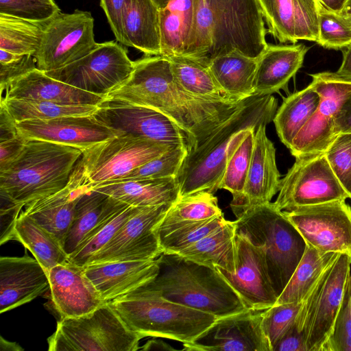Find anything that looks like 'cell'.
Masks as SVG:
<instances>
[{"instance_id": "1", "label": "cell", "mask_w": 351, "mask_h": 351, "mask_svg": "<svg viewBox=\"0 0 351 351\" xmlns=\"http://www.w3.org/2000/svg\"><path fill=\"white\" fill-rule=\"evenodd\" d=\"M106 98L157 110L189 132L197 145L239 110V102L217 101L196 97L175 80L169 59L146 56L134 61L129 77Z\"/></svg>"}, {"instance_id": "2", "label": "cell", "mask_w": 351, "mask_h": 351, "mask_svg": "<svg viewBox=\"0 0 351 351\" xmlns=\"http://www.w3.org/2000/svg\"><path fill=\"white\" fill-rule=\"evenodd\" d=\"M277 107V100L271 95H253L189 151L176 177L180 186V196L203 191L214 194L219 189L232 153L249 130L273 121Z\"/></svg>"}, {"instance_id": "3", "label": "cell", "mask_w": 351, "mask_h": 351, "mask_svg": "<svg viewBox=\"0 0 351 351\" xmlns=\"http://www.w3.org/2000/svg\"><path fill=\"white\" fill-rule=\"evenodd\" d=\"M157 260L159 272L145 288L217 318L247 309L239 295L215 268L174 253L163 252Z\"/></svg>"}, {"instance_id": "4", "label": "cell", "mask_w": 351, "mask_h": 351, "mask_svg": "<svg viewBox=\"0 0 351 351\" xmlns=\"http://www.w3.org/2000/svg\"><path fill=\"white\" fill-rule=\"evenodd\" d=\"M82 150L40 140H27L14 161L0 172L1 197L24 207L68 184Z\"/></svg>"}, {"instance_id": "5", "label": "cell", "mask_w": 351, "mask_h": 351, "mask_svg": "<svg viewBox=\"0 0 351 351\" xmlns=\"http://www.w3.org/2000/svg\"><path fill=\"white\" fill-rule=\"evenodd\" d=\"M108 304L142 338L191 343L217 319L212 314L168 300L144 287Z\"/></svg>"}, {"instance_id": "6", "label": "cell", "mask_w": 351, "mask_h": 351, "mask_svg": "<svg viewBox=\"0 0 351 351\" xmlns=\"http://www.w3.org/2000/svg\"><path fill=\"white\" fill-rule=\"evenodd\" d=\"M234 223L235 232L260 250L278 298L305 252L306 242L274 202L251 207Z\"/></svg>"}, {"instance_id": "7", "label": "cell", "mask_w": 351, "mask_h": 351, "mask_svg": "<svg viewBox=\"0 0 351 351\" xmlns=\"http://www.w3.org/2000/svg\"><path fill=\"white\" fill-rule=\"evenodd\" d=\"M143 339L106 303L90 313L58 321L48 351H137Z\"/></svg>"}, {"instance_id": "8", "label": "cell", "mask_w": 351, "mask_h": 351, "mask_svg": "<svg viewBox=\"0 0 351 351\" xmlns=\"http://www.w3.org/2000/svg\"><path fill=\"white\" fill-rule=\"evenodd\" d=\"M350 266L351 257L340 254L302 300L295 325L305 337L307 351H322L330 337L351 274Z\"/></svg>"}, {"instance_id": "9", "label": "cell", "mask_w": 351, "mask_h": 351, "mask_svg": "<svg viewBox=\"0 0 351 351\" xmlns=\"http://www.w3.org/2000/svg\"><path fill=\"white\" fill-rule=\"evenodd\" d=\"M208 2L214 23L210 60L233 50L258 58L268 44L264 18L257 0H208Z\"/></svg>"}, {"instance_id": "10", "label": "cell", "mask_w": 351, "mask_h": 351, "mask_svg": "<svg viewBox=\"0 0 351 351\" xmlns=\"http://www.w3.org/2000/svg\"><path fill=\"white\" fill-rule=\"evenodd\" d=\"M178 145L123 134L82 151L81 160L89 187L119 180Z\"/></svg>"}, {"instance_id": "11", "label": "cell", "mask_w": 351, "mask_h": 351, "mask_svg": "<svg viewBox=\"0 0 351 351\" xmlns=\"http://www.w3.org/2000/svg\"><path fill=\"white\" fill-rule=\"evenodd\" d=\"M134 61L115 41L97 43L83 58L62 68L45 71L49 77L84 91L106 97L130 75Z\"/></svg>"}, {"instance_id": "12", "label": "cell", "mask_w": 351, "mask_h": 351, "mask_svg": "<svg viewBox=\"0 0 351 351\" xmlns=\"http://www.w3.org/2000/svg\"><path fill=\"white\" fill-rule=\"evenodd\" d=\"M349 198L324 153L295 158L280 180L274 205L280 210Z\"/></svg>"}, {"instance_id": "13", "label": "cell", "mask_w": 351, "mask_h": 351, "mask_svg": "<svg viewBox=\"0 0 351 351\" xmlns=\"http://www.w3.org/2000/svg\"><path fill=\"white\" fill-rule=\"evenodd\" d=\"M97 44L90 12H60L45 25L39 49L34 56L36 67L43 71L62 68L87 55Z\"/></svg>"}, {"instance_id": "14", "label": "cell", "mask_w": 351, "mask_h": 351, "mask_svg": "<svg viewBox=\"0 0 351 351\" xmlns=\"http://www.w3.org/2000/svg\"><path fill=\"white\" fill-rule=\"evenodd\" d=\"M93 116L108 128L189 152L197 146L195 138L164 113L152 108L105 98Z\"/></svg>"}, {"instance_id": "15", "label": "cell", "mask_w": 351, "mask_h": 351, "mask_svg": "<svg viewBox=\"0 0 351 351\" xmlns=\"http://www.w3.org/2000/svg\"><path fill=\"white\" fill-rule=\"evenodd\" d=\"M282 211L307 245L351 257V207L345 199Z\"/></svg>"}, {"instance_id": "16", "label": "cell", "mask_w": 351, "mask_h": 351, "mask_svg": "<svg viewBox=\"0 0 351 351\" xmlns=\"http://www.w3.org/2000/svg\"><path fill=\"white\" fill-rule=\"evenodd\" d=\"M172 204L138 207L89 263L157 258L163 250L156 229Z\"/></svg>"}, {"instance_id": "17", "label": "cell", "mask_w": 351, "mask_h": 351, "mask_svg": "<svg viewBox=\"0 0 351 351\" xmlns=\"http://www.w3.org/2000/svg\"><path fill=\"white\" fill-rule=\"evenodd\" d=\"M311 84L320 96L315 114L294 138L289 150L295 158L324 153L337 134L335 117L341 104L351 90V82L335 72L310 74Z\"/></svg>"}, {"instance_id": "18", "label": "cell", "mask_w": 351, "mask_h": 351, "mask_svg": "<svg viewBox=\"0 0 351 351\" xmlns=\"http://www.w3.org/2000/svg\"><path fill=\"white\" fill-rule=\"evenodd\" d=\"M264 310L247 308L215 322L186 351H271L263 326Z\"/></svg>"}, {"instance_id": "19", "label": "cell", "mask_w": 351, "mask_h": 351, "mask_svg": "<svg viewBox=\"0 0 351 351\" xmlns=\"http://www.w3.org/2000/svg\"><path fill=\"white\" fill-rule=\"evenodd\" d=\"M234 245V271L217 266L215 269L239 295L247 308L265 310L274 306L278 296L260 250L236 232Z\"/></svg>"}, {"instance_id": "20", "label": "cell", "mask_w": 351, "mask_h": 351, "mask_svg": "<svg viewBox=\"0 0 351 351\" xmlns=\"http://www.w3.org/2000/svg\"><path fill=\"white\" fill-rule=\"evenodd\" d=\"M19 134L26 140H40L84 151L110 138L123 134L91 116L63 117L16 123Z\"/></svg>"}, {"instance_id": "21", "label": "cell", "mask_w": 351, "mask_h": 351, "mask_svg": "<svg viewBox=\"0 0 351 351\" xmlns=\"http://www.w3.org/2000/svg\"><path fill=\"white\" fill-rule=\"evenodd\" d=\"M266 124L256 130L251 163L241 197L230 202L237 218L251 207L271 202L278 193L280 175L276 165V149L266 134Z\"/></svg>"}, {"instance_id": "22", "label": "cell", "mask_w": 351, "mask_h": 351, "mask_svg": "<svg viewBox=\"0 0 351 351\" xmlns=\"http://www.w3.org/2000/svg\"><path fill=\"white\" fill-rule=\"evenodd\" d=\"M48 276L51 301L59 319L84 315L106 304L84 267L68 261L51 268Z\"/></svg>"}, {"instance_id": "23", "label": "cell", "mask_w": 351, "mask_h": 351, "mask_svg": "<svg viewBox=\"0 0 351 351\" xmlns=\"http://www.w3.org/2000/svg\"><path fill=\"white\" fill-rule=\"evenodd\" d=\"M268 32L282 43H317L316 0H257Z\"/></svg>"}, {"instance_id": "24", "label": "cell", "mask_w": 351, "mask_h": 351, "mask_svg": "<svg viewBox=\"0 0 351 351\" xmlns=\"http://www.w3.org/2000/svg\"><path fill=\"white\" fill-rule=\"evenodd\" d=\"M48 274L27 254L0 258V313L28 303L49 289Z\"/></svg>"}, {"instance_id": "25", "label": "cell", "mask_w": 351, "mask_h": 351, "mask_svg": "<svg viewBox=\"0 0 351 351\" xmlns=\"http://www.w3.org/2000/svg\"><path fill=\"white\" fill-rule=\"evenodd\" d=\"M84 268L106 303L144 287L159 272L157 258L91 263Z\"/></svg>"}, {"instance_id": "26", "label": "cell", "mask_w": 351, "mask_h": 351, "mask_svg": "<svg viewBox=\"0 0 351 351\" xmlns=\"http://www.w3.org/2000/svg\"><path fill=\"white\" fill-rule=\"evenodd\" d=\"M87 186L80 158L66 186L55 193L27 204L22 211L51 233L63 247L73 219L77 200Z\"/></svg>"}, {"instance_id": "27", "label": "cell", "mask_w": 351, "mask_h": 351, "mask_svg": "<svg viewBox=\"0 0 351 351\" xmlns=\"http://www.w3.org/2000/svg\"><path fill=\"white\" fill-rule=\"evenodd\" d=\"M3 98L99 106L106 97L52 78L36 68L10 82Z\"/></svg>"}, {"instance_id": "28", "label": "cell", "mask_w": 351, "mask_h": 351, "mask_svg": "<svg viewBox=\"0 0 351 351\" xmlns=\"http://www.w3.org/2000/svg\"><path fill=\"white\" fill-rule=\"evenodd\" d=\"M308 47L303 44L267 45L258 58L254 95H272L284 89L302 67Z\"/></svg>"}, {"instance_id": "29", "label": "cell", "mask_w": 351, "mask_h": 351, "mask_svg": "<svg viewBox=\"0 0 351 351\" xmlns=\"http://www.w3.org/2000/svg\"><path fill=\"white\" fill-rule=\"evenodd\" d=\"M90 188L134 207L172 204L180 197L176 177L113 181Z\"/></svg>"}, {"instance_id": "30", "label": "cell", "mask_w": 351, "mask_h": 351, "mask_svg": "<svg viewBox=\"0 0 351 351\" xmlns=\"http://www.w3.org/2000/svg\"><path fill=\"white\" fill-rule=\"evenodd\" d=\"M124 45L160 55V9L152 0H131L123 19Z\"/></svg>"}, {"instance_id": "31", "label": "cell", "mask_w": 351, "mask_h": 351, "mask_svg": "<svg viewBox=\"0 0 351 351\" xmlns=\"http://www.w3.org/2000/svg\"><path fill=\"white\" fill-rule=\"evenodd\" d=\"M258 58L233 50L210 59L208 67L220 88L233 100L254 95Z\"/></svg>"}, {"instance_id": "32", "label": "cell", "mask_w": 351, "mask_h": 351, "mask_svg": "<svg viewBox=\"0 0 351 351\" xmlns=\"http://www.w3.org/2000/svg\"><path fill=\"white\" fill-rule=\"evenodd\" d=\"M320 96L311 83L284 99L273 121L280 141L288 148L317 110Z\"/></svg>"}, {"instance_id": "33", "label": "cell", "mask_w": 351, "mask_h": 351, "mask_svg": "<svg viewBox=\"0 0 351 351\" xmlns=\"http://www.w3.org/2000/svg\"><path fill=\"white\" fill-rule=\"evenodd\" d=\"M234 221H227L219 229L176 253L183 258L212 268L234 271Z\"/></svg>"}, {"instance_id": "34", "label": "cell", "mask_w": 351, "mask_h": 351, "mask_svg": "<svg viewBox=\"0 0 351 351\" xmlns=\"http://www.w3.org/2000/svg\"><path fill=\"white\" fill-rule=\"evenodd\" d=\"M14 240L28 249L47 274L53 267L68 261L61 243L23 211L16 222Z\"/></svg>"}, {"instance_id": "35", "label": "cell", "mask_w": 351, "mask_h": 351, "mask_svg": "<svg viewBox=\"0 0 351 351\" xmlns=\"http://www.w3.org/2000/svg\"><path fill=\"white\" fill-rule=\"evenodd\" d=\"M167 58L175 80L188 93L217 101L239 102L231 99L220 88L208 65L184 56Z\"/></svg>"}, {"instance_id": "36", "label": "cell", "mask_w": 351, "mask_h": 351, "mask_svg": "<svg viewBox=\"0 0 351 351\" xmlns=\"http://www.w3.org/2000/svg\"><path fill=\"white\" fill-rule=\"evenodd\" d=\"M138 207L113 197L108 210L99 222L86 234L68 261L84 267L110 239Z\"/></svg>"}, {"instance_id": "37", "label": "cell", "mask_w": 351, "mask_h": 351, "mask_svg": "<svg viewBox=\"0 0 351 351\" xmlns=\"http://www.w3.org/2000/svg\"><path fill=\"white\" fill-rule=\"evenodd\" d=\"M112 200L113 197L93 190L88 185L80 193L73 221L63 243L68 256L75 251L86 234L102 219Z\"/></svg>"}, {"instance_id": "38", "label": "cell", "mask_w": 351, "mask_h": 351, "mask_svg": "<svg viewBox=\"0 0 351 351\" xmlns=\"http://www.w3.org/2000/svg\"><path fill=\"white\" fill-rule=\"evenodd\" d=\"M222 213L217 198L212 193L203 191L180 196L158 226V239L184 223L208 219Z\"/></svg>"}, {"instance_id": "39", "label": "cell", "mask_w": 351, "mask_h": 351, "mask_svg": "<svg viewBox=\"0 0 351 351\" xmlns=\"http://www.w3.org/2000/svg\"><path fill=\"white\" fill-rule=\"evenodd\" d=\"M340 254L322 252L306 245L305 252L275 304L301 302Z\"/></svg>"}, {"instance_id": "40", "label": "cell", "mask_w": 351, "mask_h": 351, "mask_svg": "<svg viewBox=\"0 0 351 351\" xmlns=\"http://www.w3.org/2000/svg\"><path fill=\"white\" fill-rule=\"evenodd\" d=\"M192 0H171L160 10V56H181L192 22Z\"/></svg>"}, {"instance_id": "41", "label": "cell", "mask_w": 351, "mask_h": 351, "mask_svg": "<svg viewBox=\"0 0 351 351\" xmlns=\"http://www.w3.org/2000/svg\"><path fill=\"white\" fill-rule=\"evenodd\" d=\"M47 22H34L0 14V49L34 56Z\"/></svg>"}, {"instance_id": "42", "label": "cell", "mask_w": 351, "mask_h": 351, "mask_svg": "<svg viewBox=\"0 0 351 351\" xmlns=\"http://www.w3.org/2000/svg\"><path fill=\"white\" fill-rule=\"evenodd\" d=\"M6 108L16 123L34 119H51L63 117L91 116L98 106L62 104L36 99H5Z\"/></svg>"}, {"instance_id": "43", "label": "cell", "mask_w": 351, "mask_h": 351, "mask_svg": "<svg viewBox=\"0 0 351 351\" xmlns=\"http://www.w3.org/2000/svg\"><path fill=\"white\" fill-rule=\"evenodd\" d=\"M191 29L181 56L197 60L207 65L213 40V16L208 0H192Z\"/></svg>"}, {"instance_id": "44", "label": "cell", "mask_w": 351, "mask_h": 351, "mask_svg": "<svg viewBox=\"0 0 351 351\" xmlns=\"http://www.w3.org/2000/svg\"><path fill=\"white\" fill-rule=\"evenodd\" d=\"M256 128H251L229 157L219 189L231 193L237 201L242 195L252 157Z\"/></svg>"}, {"instance_id": "45", "label": "cell", "mask_w": 351, "mask_h": 351, "mask_svg": "<svg viewBox=\"0 0 351 351\" xmlns=\"http://www.w3.org/2000/svg\"><path fill=\"white\" fill-rule=\"evenodd\" d=\"M319 36L317 44L328 49H343L351 44V24L341 14L316 0Z\"/></svg>"}, {"instance_id": "46", "label": "cell", "mask_w": 351, "mask_h": 351, "mask_svg": "<svg viewBox=\"0 0 351 351\" xmlns=\"http://www.w3.org/2000/svg\"><path fill=\"white\" fill-rule=\"evenodd\" d=\"M226 221L222 213L208 219L184 223L159 238L160 246L163 252L176 254L219 229Z\"/></svg>"}, {"instance_id": "47", "label": "cell", "mask_w": 351, "mask_h": 351, "mask_svg": "<svg viewBox=\"0 0 351 351\" xmlns=\"http://www.w3.org/2000/svg\"><path fill=\"white\" fill-rule=\"evenodd\" d=\"M188 153L184 146L173 147L115 181L176 177Z\"/></svg>"}, {"instance_id": "48", "label": "cell", "mask_w": 351, "mask_h": 351, "mask_svg": "<svg viewBox=\"0 0 351 351\" xmlns=\"http://www.w3.org/2000/svg\"><path fill=\"white\" fill-rule=\"evenodd\" d=\"M302 300L274 306L263 311V326L273 351L275 345L295 322Z\"/></svg>"}, {"instance_id": "49", "label": "cell", "mask_w": 351, "mask_h": 351, "mask_svg": "<svg viewBox=\"0 0 351 351\" xmlns=\"http://www.w3.org/2000/svg\"><path fill=\"white\" fill-rule=\"evenodd\" d=\"M341 185L351 199V133H339L324 152Z\"/></svg>"}, {"instance_id": "50", "label": "cell", "mask_w": 351, "mask_h": 351, "mask_svg": "<svg viewBox=\"0 0 351 351\" xmlns=\"http://www.w3.org/2000/svg\"><path fill=\"white\" fill-rule=\"evenodd\" d=\"M60 12L53 0H0V14L47 22Z\"/></svg>"}, {"instance_id": "51", "label": "cell", "mask_w": 351, "mask_h": 351, "mask_svg": "<svg viewBox=\"0 0 351 351\" xmlns=\"http://www.w3.org/2000/svg\"><path fill=\"white\" fill-rule=\"evenodd\" d=\"M322 351H351V274L332 334Z\"/></svg>"}, {"instance_id": "52", "label": "cell", "mask_w": 351, "mask_h": 351, "mask_svg": "<svg viewBox=\"0 0 351 351\" xmlns=\"http://www.w3.org/2000/svg\"><path fill=\"white\" fill-rule=\"evenodd\" d=\"M131 0H101L104 10L116 40L124 45L123 19Z\"/></svg>"}, {"instance_id": "53", "label": "cell", "mask_w": 351, "mask_h": 351, "mask_svg": "<svg viewBox=\"0 0 351 351\" xmlns=\"http://www.w3.org/2000/svg\"><path fill=\"white\" fill-rule=\"evenodd\" d=\"M37 68L34 56L23 55L19 59L6 64L0 63V87L1 93L10 82Z\"/></svg>"}, {"instance_id": "54", "label": "cell", "mask_w": 351, "mask_h": 351, "mask_svg": "<svg viewBox=\"0 0 351 351\" xmlns=\"http://www.w3.org/2000/svg\"><path fill=\"white\" fill-rule=\"evenodd\" d=\"M5 204L1 208V245L10 240H14V228L16 220L21 212L22 206L16 205L1 198Z\"/></svg>"}, {"instance_id": "55", "label": "cell", "mask_w": 351, "mask_h": 351, "mask_svg": "<svg viewBox=\"0 0 351 351\" xmlns=\"http://www.w3.org/2000/svg\"><path fill=\"white\" fill-rule=\"evenodd\" d=\"M26 142L21 135L0 142V172L6 169L19 156Z\"/></svg>"}, {"instance_id": "56", "label": "cell", "mask_w": 351, "mask_h": 351, "mask_svg": "<svg viewBox=\"0 0 351 351\" xmlns=\"http://www.w3.org/2000/svg\"><path fill=\"white\" fill-rule=\"evenodd\" d=\"M273 351H307L305 337L298 330L295 322L275 345Z\"/></svg>"}, {"instance_id": "57", "label": "cell", "mask_w": 351, "mask_h": 351, "mask_svg": "<svg viewBox=\"0 0 351 351\" xmlns=\"http://www.w3.org/2000/svg\"><path fill=\"white\" fill-rule=\"evenodd\" d=\"M336 134L351 133V90L341 104L335 117Z\"/></svg>"}, {"instance_id": "58", "label": "cell", "mask_w": 351, "mask_h": 351, "mask_svg": "<svg viewBox=\"0 0 351 351\" xmlns=\"http://www.w3.org/2000/svg\"><path fill=\"white\" fill-rule=\"evenodd\" d=\"M16 122L8 112L3 100L0 104V142L19 136Z\"/></svg>"}, {"instance_id": "59", "label": "cell", "mask_w": 351, "mask_h": 351, "mask_svg": "<svg viewBox=\"0 0 351 351\" xmlns=\"http://www.w3.org/2000/svg\"><path fill=\"white\" fill-rule=\"evenodd\" d=\"M341 51L343 53L342 63L335 73L339 77L351 82V44Z\"/></svg>"}, {"instance_id": "60", "label": "cell", "mask_w": 351, "mask_h": 351, "mask_svg": "<svg viewBox=\"0 0 351 351\" xmlns=\"http://www.w3.org/2000/svg\"><path fill=\"white\" fill-rule=\"evenodd\" d=\"M158 337H153L152 339L147 341L143 347L140 348L141 350H177L170 344L162 340L158 339Z\"/></svg>"}, {"instance_id": "61", "label": "cell", "mask_w": 351, "mask_h": 351, "mask_svg": "<svg viewBox=\"0 0 351 351\" xmlns=\"http://www.w3.org/2000/svg\"><path fill=\"white\" fill-rule=\"evenodd\" d=\"M319 1L329 10L341 12L348 0H319Z\"/></svg>"}, {"instance_id": "62", "label": "cell", "mask_w": 351, "mask_h": 351, "mask_svg": "<svg viewBox=\"0 0 351 351\" xmlns=\"http://www.w3.org/2000/svg\"><path fill=\"white\" fill-rule=\"evenodd\" d=\"M0 350L1 351H22L23 348L16 342H11L3 339V337L0 338Z\"/></svg>"}, {"instance_id": "63", "label": "cell", "mask_w": 351, "mask_h": 351, "mask_svg": "<svg viewBox=\"0 0 351 351\" xmlns=\"http://www.w3.org/2000/svg\"><path fill=\"white\" fill-rule=\"evenodd\" d=\"M152 1L160 10V9L167 8L171 0H152Z\"/></svg>"}, {"instance_id": "64", "label": "cell", "mask_w": 351, "mask_h": 351, "mask_svg": "<svg viewBox=\"0 0 351 351\" xmlns=\"http://www.w3.org/2000/svg\"><path fill=\"white\" fill-rule=\"evenodd\" d=\"M341 13L351 24V10L346 11V12H341Z\"/></svg>"}]
</instances>
